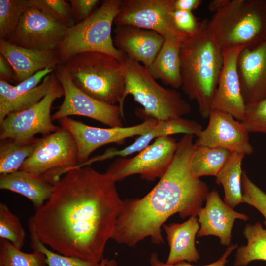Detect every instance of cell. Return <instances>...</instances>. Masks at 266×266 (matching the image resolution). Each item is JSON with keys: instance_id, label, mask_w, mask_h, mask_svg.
<instances>
[{"instance_id": "1", "label": "cell", "mask_w": 266, "mask_h": 266, "mask_svg": "<svg viewBox=\"0 0 266 266\" xmlns=\"http://www.w3.org/2000/svg\"><path fill=\"white\" fill-rule=\"evenodd\" d=\"M115 183L89 166L70 169L31 217L40 241L59 254L100 263L122 204Z\"/></svg>"}, {"instance_id": "2", "label": "cell", "mask_w": 266, "mask_h": 266, "mask_svg": "<svg viewBox=\"0 0 266 266\" xmlns=\"http://www.w3.org/2000/svg\"><path fill=\"white\" fill-rule=\"evenodd\" d=\"M194 138L188 134L181 137L169 166L151 191L140 199L123 200L112 239L134 247L150 237L160 245L164 243L162 228L170 216H198L209 192L191 168Z\"/></svg>"}, {"instance_id": "3", "label": "cell", "mask_w": 266, "mask_h": 266, "mask_svg": "<svg viewBox=\"0 0 266 266\" xmlns=\"http://www.w3.org/2000/svg\"><path fill=\"white\" fill-rule=\"evenodd\" d=\"M208 19L200 22L180 48L181 86L198 103L200 115L208 118L223 63V51L210 32Z\"/></svg>"}, {"instance_id": "4", "label": "cell", "mask_w": 266, "mask_h": 266, "mask_svg": "<svg viewBox=\"0 0 266 266\" xmlns=\"http://www.w3.org/2000/svg\"><path fill=\"white\" fill-rule=\"evenodd\" d=\"M80 90L103 103L119 106L123 112L126 75L123 63L109 54L87 51L62 63Z\"/></svg>"}, {"instance_id": "5", "label": "cell", "mask_w": 266, "mask_h": 266, "mask_svg": "<svg viewBox=\"0 0 266 266\" xmlns=\"http://www.w3.org/2000/svg\"><path fill=\"white\" fill-rule=\"evenodd\" d=\"M208 25L223 52L256 46L266 40V0H231Z\"/></svg>"}, {"instance_id": "6", "label": "cell", "mask_w": 266, "mask_h": 266, "mask_svg": "<svg viewBox=\"0 0 266 266\" xmlns=\"http://www.w3.org/2000/svg\"><path fill=\"white\" fill-rule=\"evenodd\" d=\"M121 62L126 75L124 98L132 95L142 106L143 109H136L137 116L145 119L166 120L180 118L190 112V105L180 92L161 86L139 62L126 53Z\"/></svg>"}, {"instance_id": "7", "label": "cell", "mask_w": 266, "mask_h": 266, "mask_svg": "<svg viewBox=\"0 0 266 266\" xmlns=\"http://www.w3.org/2000/svg\"><path fill=\"white\" fill-rule=\"evenodd\" d=\"M121 2V0H105L88 18L68 28L56 50L61 63L87 51L103 52L123 60L125 53L115 47L111 36Z\"/></svg>"}, {"instance_id": "8", "label": "cell", "mask_w": 266, "mask_h": 266, "mask_svg": "<svg viewBox=\"0 0 266 266\" xmlns=\"http://www.w3.org/2000/svg\"><path fill=\"white\" fill-rule=\"evenodd\" d=\"M175 0H121L114 23L155 31L165 41L183 42L189 34L175 27L172 13Z\"/></svg>"}, {"instance_id": "9", "label": "cell", "mask_w": 266, "mask_h": 266, "mask_svg": "<svg viewBox=\"0 0 266 266\" xmlns=\"http://www.w3.org/2000/svg\"><path fill=\"white\" fill-rule=\"evenodd\" d=\"M64 95L63 86L53 72L48 91L39 102L25 110L10 113L0 123V139L26 140L37 134L45 136L56 132L60 127L52 123L51 108L54 100Z\"/></svg>"}, {"instance_id": "10", "label": "cell", "mask_w": 266, "mask_h": 266, "mask_svg": "<svg viewBox=\"0 0 266 266\" xmlns=\"http://www.w3.org/2000/svg\"><path fill=\"white\" fill-rule=\"evenodd\" d=\"M177 143L171 136L158 137L136 156L116 160L105 173L115 182L134 174L147 181L160 179L172 162Z\"/></svg>"}, {"instance_id": "11", "label": "cell", "mask_w": 266, "mask_h": 266, "mask_svg": "<svg viewBox=\"0 0 266 266\" xmlns=\"http://www.w3.org/2000/svg\"><path fill=\"white\" fill-rule=\"evenodd\" d=\"M54 73L63 86L64 99L58 110L51 115L52 121L71 115H80L110 127H123L124 113L118 105L103 103L80 90L73 83L62 63L58 65Z\"/></svg>"}, {"instance_id": "12", "label": "cell", "mask_w": 266, "mask_h": 266, "mask_svg": "<svg viewBox=\"0 0 266 266\" xmlns=\"http://www.w3.org/2000/svg\"><path fill=\"white\" fill-rule=\"evenodd\" d=\"M58 121L75 141L78 165L87 162L92 153L99 147L112 143L123 144L127 138L145 133L158 122L157 119L151 118L134 126L103 128L88 126L68 117Z\"/></svg>"}, {"instance_id": "13", "label": "cell", "mask_w": 266, "mask_h": 266, "mask_svg": "<svg viewBox=\"0 0 266 266\" xmlns=\"http://www.w3.org/2000/svg\"><path fill=\"white\" fill-rule=\"evenodd\" d=\"M78 165L75 141L69 131L60 126L56 132L39 138L33 153L19 170L43 174L62 169L66 173Z\"/></svg>"}, {"instance_id": "14", "label": "cell", "mask_w": 266, "mask_h": 266, "mask_svg": "<svg viewBox=\"0 0 266 266\" xmlns=\"http://www.w3.org/2000/svg\"><path fill=\"white\" fill-rule=\"evenodd\" d=\"M68 29L40 10L29 6L8 41L33 50H55Z\"/></svg>"}, {"instance_id": "15", "label": "cell", "mask_w": 266, "mask_h": 266, "mask_svg": "<svg viewBox=\"0 0 266 266\" xmlns=\"http://www.w3.org/2000/svg\"><path fill=\"white\" fill-rule=\"evenodd\" d=\"M208 118V125L197 137L195 145L221 147L245 155L253 153L249 133L241 121L215 109L211 110Z\"/></svg>"}, {"instance_id": "16", "label": "cell", "mask_w": 266, "mask_h": 266, "mask_svg": "<svg viewBox=\"0 0 266 266\" xmlns=\"http://www.w3.org/2000/svg\"><path fill=\"white\" fill-rule=\"evenodd\" d=\"M245 48L240 46L223 52V66L211 105V110L226 112L241 122L244 119L246 104L241 90L237 63Z\"/></svg>"}, {"instance_id": "17", "label": "cell", "mask_w": 266, "mask_h": 266, "mask_svg": "<svg viewBox=\"0 0 266 266\" xmlns=\"http://www.w3.org/2000/svg\"><path fill=\"white\" fill-rule=\"evenodd\" d=\"M206 201L205 206L198 214L200 229L197 237L215 236L222 245L229 246L234 221L237 219L246 221L249 217L227 205L215 190L209 192Z\"/></svg>"}, {"instance_id": "18", "label": "cell", "mask_w": 266, "mask_h": 266, "mask_svg": "<svg viewBox=\"0 0 266 266\" xmlns=\"http://www.w3.org/2000/svg\"><path fill=\"white\" fill-rule=\"evenodd\" d=\"M242 95L246 104L266 98V40L241 52L237 63Z\"/></svg>"}, {"instance_id": "19", "label": "cell", "mask_w": 266, "mask_h": 266, "mask_svg": "<svg viewBox=\"0 0 266 266\" xmlns=\"http://www.w3.org/2000/svg\"><path fill=\"white\" fill-rule=\"evenodd\" d=\"M113 41L117 49L147 68L155 60L165 40L155 31L122 25L116 26Z\"/></svg>"}, {"instance_id": "20", "label": "cell", "mask_w": 266, "mask_h": 266, "mask_svg": "<svg viewBox=\"0 0 266 266\" xmlns=\"http://www.w3.org/2000/svg\"><path fill=\"white\" fill-rule=\"evenodd\" d=\"M62 176L58 170H52L43 174L18 170L0 175V188L28 198L37 209L50 199L56 184Z\"/></svg>"}, {"instance_id": "21", "label": "cell", "mask_w": 266, "mask_h": 266, "mask_svg": "<svg viewBox=\"0 0 266 266\" xmlns=\"http://www.w3.org/2000/svg\"><path fill=\"white\" fill-rule=\"evenodd\" d=\"M202 129V126L196 121L182 117L158 120L156 125L145 133L139 135L131 145L120 150L113 148L107 149L101 155L88 160L84 164V166L117 156L126 157L135 152H139L148 146L153 139L160 137L171 136L180 133L193 134L197 137Z\"/></svg>"}, {"instance_id": "22", "label": "cell", "mask_w": 266, "mask_h": 266, "mask_svg": "<svg viewBox=\"0 0 266 266\" xmlns=\"http://www.w3.org/2000/svg\"><path fill=\"white\" fill-rule=\"evenodd\" d=\"M0 54L11 66L15 74V83L17 84L40 70L47 68L55 70L61 63L56 50H33L3 40H0Z\"/></svg>"}, {"instance_id": "23", "label": "cell", "mask_w": 266, "mask_h": 266, "mask_svg": "<svg viewBox=\"0 0 266 266\" xmlns=\"http://www.w3.org/2000/svg\"><path fill=\"white\" fill-rule=\"evenodd\" d=\"M170 247L166 263L174 265L181 262H197L200 254L195 245V238L200 229L198 217L192 216L182 223L164 224Z\"/></svg>"}, {"instance_id": "24", "label": "cell", "mask_w": 266, "mask_h": 266, "mask_svg": "<svg viewBox=\"0 0 266 266\" xmlns=\"http://www.w3.org/2000/svg\"><path fill=\"white\" fill-rule=\"evenodd\" d=\"M182 42L176 40L164 41L160 51L150 66L146 67L156 79L176 89L181 87L180 48Z\"/></svg>"}, {"instance_id": "25", "label": "cell", "mask_w": 266, "mask_h": 266, "mask_svg": "<svg viewBox=\"0 0 266 266\" xmlns=\"http://www.w3.org/2000/svg\"><path fill=\"white\" fill-rule=\"evenodd\" d=\"M52 73L33 89L19 94L13 90L9 83L0 80V123L10 113L25 110L39 102L48 91Z\"/></svg>"}, {"instance_id": "26", "label": "cell", "mask_w": 266, "mask_h": 266, "mask_svg": "<svg viewBox=\"0 0 266 266\" xmlns=\"http://www.w3.org/2000/svg\"><path fill=\"white\" fill-rule=\"evenodd\" d=\"M245 154L232 152L216 176L224 192V202L233 209L242 201V163Z\"/></svg>"}, {"instance_id": "27", "label": "cell", "mask_w": 266, "mask_h": 266, "mask_svg": "<svg viewBox=\"0 0 266 266\" xmlns=\"http://www.w3.org/2000/svg\"><path fill=\"white\" fill-rule=\"evenodd\" d=\"M39 138L26 140H0V174L5 175L19 170L24 162L33 153Z\"/></svg>"}, {"instance_id": "28", "label": "cell", "mask_w": 266, "mask_h": 266, "mask_svg": "<svg viewBox=\"0 0 266 266\" xmlns=\"http://www.w3.org/2000/svg\"><path fill=\"white\" fill-rule=\"evenodd\" d=\"M243 234L247 244L237 248L234 266H246L255 260L266 261V229L262 224H247Z\"/></svg>"}, {"instance_id": "29", "label": "cell", "mask_w": 266, "mask_h": 266, "mask_svg": "<svg viewBox=\"0 0 266 266\" xmlns=\"http://www.w3.org/2000/svg\"><path fill=\"white\" fill-rule=\"evenodd\" d=\"M232 153L221 147L195 145L191 159L194 174L200 178L204 176L216 177Z\"/></svg>"}, {"instance_id": "30", "label": "cell", "mask_w": 266, "mask_h": 266, "mask_svg": "<svg viewBox=\"0 0 266 266\" xmlns=\"http://www.w3.org/2000/svg\"><path fill=\"white\" fill-rule=\"evenodd\" d=\"M28 7V0H0V40H9Z\"/></svg>"}, {"instance_id": "31", "label": "cell", "mask_w": 266, "mask_h": 266, "mask_svg": "<svg viewBox=\"0 0 266 266\" xmlns=\"http://www.w3.org/2000/svg\"><path fill=\"white\" fill-rule=\"evenodd\" d=\"M29 229L31 247L33 251H38L44 254L48 266H104L107 260L103 259L100 263H96L51 251L45 247V244L38 237L31 217L29 220Z\"/></svg>"}, {"instance_id": "32", "label": "cell", "mask_w": 266, "mask_h": 266, "mask_svg": "<svg viewBox=\"0 0 266 266\" xmlns=\"http://www.w3.org/2000/svg\"><path fill=\"white\" fill-rule=\"evenodd\" d=\"M0 263L4 266H45L46 257L41 252L33 251L27 253L14 247L8 241L0 239Z\"/></svg>"}, {"instance_id": "33", "label": "cell", "mask_w": 266, "mask_h": 266, "mask_svg": "<svg viewBox=\"0 0 266 266\" xmlns=\"http://www.w3.org/2000/svg\"><path fill=\"white\" fill-rule=\"evenodd\" d=\"M0 237L20 250L25 237V232L19 218L3 203H0Z\"/></svg>"}, {"instance_id": "34", "label": "cell", "mask_w": 266, "mask_h": 266, "mask_svg": "<svg viewBox=\"0 0 266 266\" xmlns=\"http://www.w3.org/2000/svg\"><path fill=\"white\" fill-rule=\"evenodd\" d=\"M29 6L36 8L49 16L70 28L75 24L70 4L65 0H28Z\"/></svg>"}, {"instance_id": "35", "label": "cell", "mask_w": 266, "mask_h": 266, "mask_svg": "<svg viewBox=\"0 0 266 266\" xmlns=\"http://www.w3.org/2000/svg\"><path fill=\"white\" fill-rule=\"evenodd\" d=\"M241 123L249 133H266V98L260 101L246 104Z\"/></svg>"}, {"instance_id": "36", "label": "cell", "mask_w": 266, "mask_h": 266, "mask_svg": "<svg viewBox=\"0 0 266 266\" xmlns=\"http://www.w3.org/2000/svg\"><path fill=\"white\" fill-rule=\"evenodd\" d=\"M242 192L243 203L255 207L266 220V194L249 179L245 171L242 175Z\"/></svg>"}, {"instance_id": "37", "label": "cell", "mask_w": 266, "mask_h": 266, "mask_svg": "<svg viewBox=\"0 0 266 266\" xmlns=\"http://www.w3.org/2000/svg\"><path fill=\"white\" fill-rule=\"evenodd\" d=\"M175 27L179 31L190 35L198 29L200 22H198L192 12L175 10L172 13Z\"/></svg>"}, {"instance_id": "38", "label": "cell", "mask_w": 266, "mask_h": 266, "mask_svg": "<svg viewBox=\"0 0 266 266\" xmlns=\"http://www.w3.org/2000/svg\"><path fill=\"white\" fill-rule=\"evenodd\" d=\"M72 15L75 24L88 18L100 3L99 0H69Z\"/></svg>"}, {"instance_id": "39", "label": "cell", "mask_w": 266, "mask_h": 266, "mask_svg": "<svg viewBox=\"0 0 266 266\" xmlns=\"http://www.w3.org/2000/svg\"><path fill=\"white\" fill-rule=\"evenodd\" d=\"M238 248V245L231 244L226 249L221 257L216 261L210 264L200 266H225L227 262V258L231 253ZM150 266H194L185 261L181 262L174 265H169L160 261L157 254L152 253L150 258Z\"/></svg>"}, {"instance_id": "40", "label": "cell", "mask_w": 266, "mask_h": 266, "mask_svg": "<svg viewBox=\"0 0 266 266\" xmlns=\"http://www.w3.org/2000/svg\"><path fill=\"white\" fill-rule=\"evenodd\" d=\"M54 71L53 69L50 68L40 70L16 85H12V88L18 94L29 92L38 86L40 82L42 81V79Z\"/></svg>"}, {"instance_id": "41", "label": "cell", "mask_w": 266, "mask_h": 266, "mask_svg": "<svg viewBox=\"0 0 266 266\" xmlns=\"http://www.w3.org/2000/svg\"><path fill=\"white\" fill-rule=\"evenodd\" d=\"M0 80L15 83L14 70L7 60L0 54Z\"/></svg>"}, {"instance_id": "42", "label": "cell", "mask_w": 266, "mask_h": 266, "mask_svg": "<svg viewBox=\"0 0 266 266\" xmlns=\"http://www.w3.org/2000/svg\"><path fill=\"white\" fill-rule=\"evenodd\" d=\"M201 0H175V10L192 12L201 3Z\"/></svg>"}, {"instance_id": "43", "label": "cell", "mask_w": 266, "mask_h": 266, "mask_svg": "<svg viewBox=\"0 0 266 266\" xmlns=\"http://www.w3.org/2000/svg\"><path fill=\"white\" fill-rule=\"evenodd\" d=\"M231 0H213L208 5V10L214 14L225 7Z\"/></svg>"}, {"instance_id": "44", "label": "cell", "mask_w": 266, "mask_h": 266, "mask_svg": "<svg viewBox=\"0 0 266 266\" xmlns=\"http://www.w3.org/2000/svg\"><path fill=\"white\" fill-rule=\"evenodd\" d=\"M104 266H118L117 262L114 259L107 260Z\"/></svg>"}, {"instance_id": "45", "label": "cell", "mask_w": 266, "mask_h": 266, "mask_svg": "<svg viewBox=\"0 0 266 266\" xmlns=\"http://www.w3.org/2000/svg\"><path fill=\"white\" fill-rule=\"evenodd\" d=\"M264 224H265V227H266V220H265L264 222Z\"/></svg>"}, {"instance_id": "46", "label": "cell", "mask_w": 266, "mask_h": 266, "mask_svg": "<svg viewBox=\"0 0 266 266\" xmlns=\"http://www.w3.org/2000/svg\"><path fill=\"white\" fill-rule=\"evenodd\" d=\"M0 266H4L2 264L0 263Z\"/></svg>"}]
</instances>
